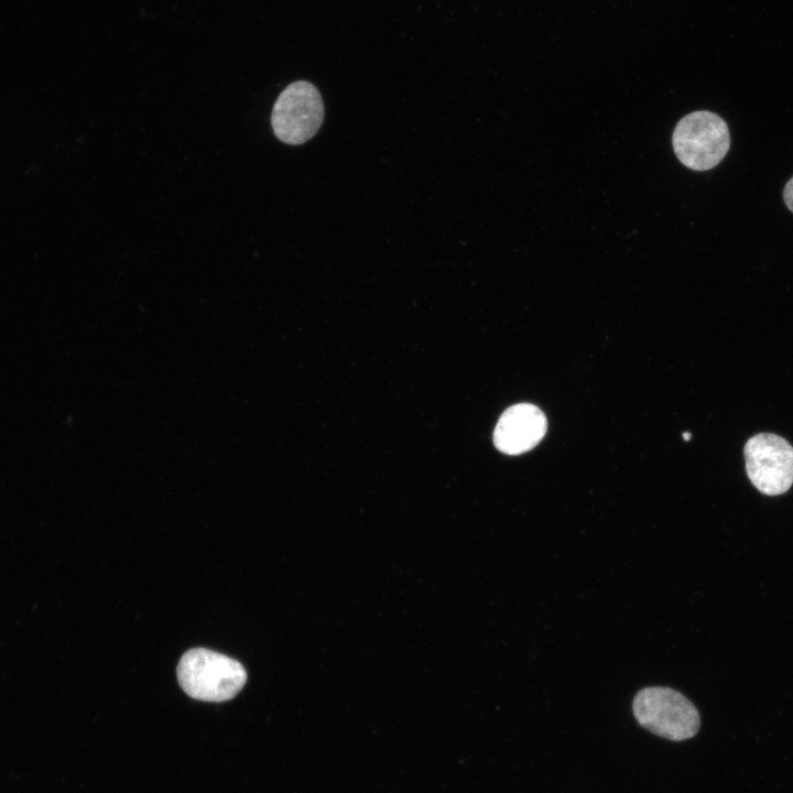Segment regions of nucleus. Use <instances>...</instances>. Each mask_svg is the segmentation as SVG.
Instances as JSON below:
<instances>
[{
    "instance_id": "obj_2",
    "label": "nucleus",
    "mask_w": 793,
    "mask_h": 793,
    "mask_svg": "<svg viewBox=\"0 0 793 793\" xmlns=\"http://www.w3.org/2000/svg\"><path fill=\"white\" fill-rule=\"evenodd\" d=\"M632 710L643 728L673 741L694 737L700 725L699 714L693 703L670 687L640 689L633 698Z\"/></svg>"
},
{
    "instance_id": "obj_5",
    "label": "nucleus",
    "mask_w": 793,
    "mask_h": 793,
    "mask_svg": "<svg viewBox=\"0 0 793 793\" xmlns=\"http://www.w3.org/2000/svg\"><path fill=\"white\" fill-rule=\"evenodd\" d=\"M746 471L752 485L767 496L786 492L793 484V447L779 435L760 433L743 448Z\"/></svg>"
},
{
    "instance_id": "obj_7",
    "label": "nucleus",
    "mask_w": 793,
    "mask_h": 793,
    "mask_svg": "<svg viewBox=\"0 0 793 793\" xmlns=\"http://www.w3.org/2000/svg\"><path fill=\"white\" fill-rule=\"evenodd\" d=\"M783 199L787 208L793 213V176L784 187Z\"/></svg>"
},
{
    "instance_id": "obj_3",
    "label": "nucleus",
    "mask_w": 793,
    "mask_h": 793,
    "mask_svg": "<svg viewBox=\"0 0 793 793\" xmlns=\"http://www.w3.org/2000/svg\"><path fill=\"white\" fill-rule=\"evenodd\" d=\"M672 143L682 164L691 170L707 171L727 154L730 134L727 123L718 115L700 110L678 121Z\"/></svg>"
},
{
    "instance_id": "obj_4",
    "label": "nucleus",
    "mask_w": 793,
    "mask_h": 793,
    "mask_svg": "<svg viewBox=\"0 0 793 793\" xmlns=\"http://www.w3.org/2000/svg\"><path fill=\"white\" fill-rule=\"evenodd\" d=\"M323 118L324 104L317 88L306 80H297L278 97L271 124L280 141L297 145L314 137Z\"/></svg>"
},
{
    "instance_id": "obj_8",
    "label": "nucleus",
    "mask_w": 793,
    "mask_h": 793,
    "mask_svg": "<svg viewBox=\"0 0 793 793\" xmlns=\"http://www.w3.org/2000/svg\"><path fill=\"white\" fill-rule=\"evenodd\" d=\"M683 437L685 441H689L691 434L688 432L687 433L685 432V433H683Z\"/></svg>"
},
{
    "instance_id": "obj_1",
    "label": "nucleus",
    "mask_w": 793,
    "mask_h": 793,
    "mask_svg": "<svg viewBox=\"0 0 793 793\" xmlns=\"http://www.w3.org/2000/svg\"><path fill=\"white\" fill-rule=\"evenodd\" d=\"M176 672L183 691L204 702L231 699L247 681L246 670L240 662L204 648L185 652Z\"/></svg>"
},
{
    "instance_id": "obj_6",
    "label": "nucleus",
    "mask_w": 793,
    "mask_h": 793,
    "mask_svg": "<svg viewBox=\"0 0 793 793\" xmlns=\"http://www.w3.org/2000/svg\"><path fill=\"white\" fill-rule=\"evenodd\" d=\"M546 428V417L536 405L514 404L500 415L493 431V443L507 455H519L535 447Z\"/></svg>"
}]
</instances>
